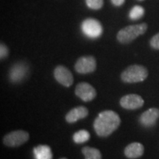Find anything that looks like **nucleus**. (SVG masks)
<instances>
[{"instance_id": "1", "label": "nucleus", "mask_w": 159, "mask_h": 159, "mask_svg": "<svg viewBox=\"0 0 159 159\" xmlns=\"http://www.w3.org/2000/svg\"><path fill=\"white\" fill-rule=\"evenodd\" d=\"M121 125L119 115L114 111H102L94 119V131L99 137L105 138L112 134Z\"/></svg>"}, {"instance_id": "2", "label": "nucleus", "mask_w": 159, "mask_h": 159, "mask_svg": "<svg viewBox=\"0 0 159 159\" xmlns=\"http://www.w3.org/2000/svg\"><path fill=\"white\" fill-rule=\"evenodd\" d=\"M148 77V70L144 66L134 64L127 67L121 74V80L125 83H136L145 80Z\"/></svg>"}, {"instance_id": "3", "label": "nucleus", "mask_w": 159, "mask_h": 159, "mask_svg": "<svg viewBox=\"0 0 159 159\" xmlns=\"http://www.w3.org/2000/svg\"><path fill=\"white\" fill-rule=\"evenodd\" d=\"M147 30L148 25L146 23L128 26L119 31L116 35V39L121 43H129L139 35L144 34Z\"/></svg>"}, {"instance_id": "4", "label": "nucleus", "mask_w": 159, "mask_h": 159, "mask_svg": "<svg viewBox=\"0 0 159 159\" xmlns=\"http://www.w3.org/2000/svg\"><path fill=\"white\" fill-rule=\"evenodd\" d=\"M29 139L30 135L27 131L22 130H13L4 136L3 144L10 148H17L25 144Z\"/></svg>"}, {"instance_id": "5", "label": "nucleus", "mask_w": 159, "mask_h": 159, "mask_svg": "<svg viewBox=\"0 0 159 159\" xmlns=\"http://www.w3.org/2000/svg\"><path fill=\"white\" fill-rule=\"evenodd\" d=\"M81 29L87 37L96 39L102 35L103 29L100 22L94 19H87L83 21Z\"/></svg>"}, {"instance_id": "6", "label": "nucleus", "mask_w": 159, "mask_h": 159, "mask_svg": "<svg viewBox=\"0 0 159 159\" xmlns=\"http://www.w3.org/2000/svg\"><path fill=\"white\" fill-rule=\"evenodd\" d=\"M75 69L79 74H90L97 69L96 59L93 56H83L80 57L75 63Z\"/></svg>"}, {"instance_id": "7", "label": "nucleus", "mask_w": 159, "mask_h": 159, "mask_svg": "<svg viewBox=\"0 0 159 159\" xmlns=\"http://www.w3.org/2000/svg\"><path fill=\"white\" fill-rule=\"evenodd\" d=\"M29 67L24 62L15 63L9 70L8 77L10 81L13 83H19L24 80L28 74Z\"/></svg>"}, {"instance_id": "8", "label": "nucleus", "mask_w": 159, "mask_h": 159, "mask_svg": "<svg viewBox=\"0 0 159 159\" xmlns=\"http://www.w3.org/2000/svg\"><path fill=\"white\" fill-rule=\"evenodd\" d=\"M75 93L83 102H91L97 97V91L89 83H80L75 87Z\"/></svg>"}, {"instance_id": "9", "label": "nucleus", "mask_w": 159, "mask_h": 159, "mask_svg": "<svg viewBox=\"0 0 159 159\" xmlns=\"http://www.w3.org/2000/svg\"><path fill=\"white\" fill-rule=\"evenodd\" d=\"M121 107L127 110H136L144 105V100L140 95L130 94L123 96L120 99Z\"/></svg>"}, {"instance_id": "10", "label": "nucleus", "mask_w": 159, "mask_h": 159, "mask_svg": "<svg viewBox=\"0 0 159 159\" xmlns=\"http://www.w3.org/2000/svg\"><path fill=\"white\" fill-rule=\"evenodd\" d=\"M55 79L65 87H70L74 83V77L71 71L64 66L59 65L56 66L54 70Z\"/></svg>"}, {"instance_id": "11", "label": "nucleus", "mask_w": 159, "mask_h": 159, "mask_svg": "<svg viewBox=\"0 0 159 159\" xmlns=\"http://www.w3.org/2000/svg\"><path fill=\"white\" fill-rule=\"evenodd\" d=\"M159 119V109L151 108L142 113L139 116V121L140 124L144 128H151L156 124Z\"/></svg>"}, {"instance_id": "12", "label": "nucleus", "mask_w": 159, "mask_h": 159, "mask_svg": "<svg viewBox=\"0 0 159 159\" xmlns=\"http://www.w3.org/2000/svg\"><path fill=\"white\" fill-rule=\"evenodd\" d=\"M89 110L84 106H77L67 113L65 119L68 123H75L79 119H85L88 116Z\"/></svg>"}, {"instance_id": "13", "label": "nucleus", "mask_w": 159, "mask_h": 159, "mask_svg": "<svg viewBox=\"0 0 159 159\" xmlns=\"http://www.w3.org/2000/svg\"><path fill=\"white\" fill-rule=\"evenodd\" d=\"M144 152V145L139 142H133L125 148L124 153L127 158L135 159L140 158Z\"/></svg>"}, {"instance_id": "14", "label": "nucleus", "mask_w": 159, "mask_h": 159, "mask_svg": "<svg viewBox=\"0 0 159 159\" xmlns=\"http://www.w3.org/2000/svg\"><path fill=\"white\" fill-rule=\"evenodd\" d=\"M35 159H52V153L48 145H39L33 150Z\"/></svg>"}, {"instance_id": "15", "label": "nucleus", "mask_w": 159, "mask_h": 159, "mask_svg": "<svg viewBox=\"0 0 159 159\" xmlns=\"http://www.w3.org/2000/svg\"><path fill=\"white\" fill-rule=\"evenodd\" d=\"M82 153L85 159H102V154L98 149L91 147H84L82 149Z\"/></svg>"}, {"instance_id": "16", "label": "nucleus", "mask_w": 159, "mask_h": 159, "mask_svg": "<svg viewBox=\"0 0 159 159\" xmlns=\"http://www.w3.org/2000/svg\"><path fill=\"white\" fill-rule=\"evenodd\" d=\"M90 139V134L86 130H80L77 131L73 135V141L76 144H83Z\"/></svg>"}, {"instance_id": "17", "label": "nucleus", "mask_w": 159, "mask_h": 159, "mask_svg": "<svg viewBox=\"0 0 159 159\" xmlns=\"http://www.w3.org/2000/svg\"><path fill=\"white\" fill-rule=\"evenodd\" d=\"M144 14V9L142 6L136 5L130 10L129 13V17L132 20H138L141 19Z\"/></svg>"}, {"instance_id": "18", "label": "nucleus", "mask_w": 159, "mask_h": 159, "mask_svg": "<svg viewBox=\"0 0 159 159\" xmlns=\"http://www.w3.org/2000/svg\"><path fill=\"white\" fill-rule=\"evenodd\" d=\"M86 5L89 8L93 10H99L103 6V0H85Z\"/></svg>"}, {"instance_id": "19", "label": "nucleus", "mask_w": 159, "mask_h": 159, "mask_svg": "<svg viewBox=\"0 0 159 159\" xmlns=\"http://www.w3.org/2000/svg\"><path fill=\"white\" fill-rule=\"evenodd\" d=\"M150 44L152 48L159 50V33L155 35L150 41Z\"/></svg>"}, {"instance_id": "20", "label": "nucleus", "mask_w": 159, "mask_h": 159, "mask_svg": "<svg viewBox=\"0 0 159 159\" xmlns=\"http://www.w3.org/2000/svg\"><path fill=\"white\" fill-rule=\"evenodd\" d=\"M8 55L9 49L7 47V46L1 43V45H0V57H1V60L5 58Z\"/></svg>"}, {"instance_id": "21", "label": "nucleus", "mask_w": 159, "mask_h": 159, "mask_svg": "<svg viewBox=\"0 0 159 159\" xmlns=\"http://www.w3.org/2000/svg\"><path fill=\"white\" fill-rule=\"evenodd\" d=\"M111 1L115 6H121L123 5L125 0H111Z\"/></svg>"}, {"instance_id": "22", "label": "nucleus", "mask_w": 159, "mask_h": 159, "mask_svg": "<svg viewBox=\"0 0 159 159\" xmlns=\"http://www.w3.org/2000/svg\"><path fill=\"white\" fill-rule=\"evenodd\" d=\"M60 159H67V158H60Z\"/></svg>"}]
</instances>
